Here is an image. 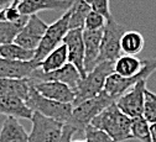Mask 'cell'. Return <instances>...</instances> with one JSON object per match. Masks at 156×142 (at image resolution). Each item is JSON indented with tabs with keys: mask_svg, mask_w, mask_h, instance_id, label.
Returning a JSON list of instances; mask_svg holds the SVG:
<instances>
[{
	"mask_svg": "<svg viewBox=\"0 0 156 142\" xmlns=\"http://www.w3.org/2000/svg\"><path fill=\"white\" fill-rule=\"evenodd\" d=\"M150 135H151V142H156V123L150 124Z\"/></svg>",
	"mask_w": 156,
	"mask_h": 142,
	"instance_id": "1f68e13d",
	"label": "cell"
},
{
	"mask_svg": "<svg viewBox=\"0 0 156 142\" xmlns=\"http://www.w3.org/2000/svg\"><path fill=\"white\" fill-rule=\"evenodd\" d=\"M90 125L105 131L114 142H124L131 140V117L123 114L116 104L105 108L98 116H95Z\"/></svg>",
	"mask_w": 156,
	"mask_h": 142,
	"instance_id": "6da1fadb",
	"label": "cell"
},
{
	"mask_svg": "<svg viewBox=\"0 0 156 142\" xmlns=\"http://www.w3.org/2000/svg\"><path fill=\"white\" fill-rule=\"evenodd\" d=\"M68 20H69V11L67 10L60 19H57L55 23L48 25L40 45L35 51V56H34L35 61L41 62L50 52H52L60 45H62L66 33L69 31Z\"/></svg>",
	"mask_w": 156,
	"mask_h": 142,
	"instance_id": "52a82bcc",
	"label": "cell"
},
{
	"mask_svg": "<svg viewBox=\"0 0 156 142\" xmlns=\"http://www.w3.org/2000/svg\"><path fill=\"white\" fill-rule=\"evenodd\" d=\"M35 51L26 50L17 43H6V45H0V57L12 59V61H31L34 59Z\"/></svg>",
	"mask_w": 156,
	"mask_h": 142,
	"instance_id": "d4e9b609",
	"label": "cell"
},
{
	"mask_svg": "<svg viewBox=\"0 0 156 142\" xmlns=\"http://www.w3.org/2000/svg\"><path fill=\"white\" fill-rule=\"evenodd\" d=\"M40 67V62L31 61H12L0 57V78L26 79Z\"/></svg>",
	"mask_w": 156,
	"mask_h": 142,
	"instance_id": "4fadbf2b",
	"label": "cell"
},
{
	"mask_svg": "<svg viewBox=\"0 0 156 142\" xmlns=\"http://www.w3.org/2000/svg\"><path fill=\"white\" fill-rule=\"evenodd\" d=\"M29 16H23L17 21H0V45H6L15 42L16 36L20 33L25 24L27 23Z\"/></svg>",
	"mask_w": 156,
	"mask_h": 142,
	"instance_id": "cb8c5ba5",
	"label": "cell"
},
{
	"mask_svg": "<svg viewBox=\"0 0 156 142\" xmlns=\"http://www.w3.org/2000/svg\"><path fill=\"white\" fill-rule=\"evenodd\" d=\"M114 103L115 100L104 90H102L97 96L84 100L81 104L73 106L72 115L67 124L73 126L77 131H84V129L90 125L95 116H98L105 108Z\"/></svg>",
	"mask_w": 156,
	"mask_h": 142,
	"instance_id": "7a4b0ae2",
	"label": "cell"
},
{
	"mask_svg": "<svg viewBox=\"0 0 156 142\" xmlns=\"http://www.w3.org/2000/svg\"><path fill=\"white\" fill-rule=\"evenodd\" d=\"M112 73H114V62H102L89 73H87V75L81 79L74 90L76 98L73 106L98 95L104 89L105 80Z\"/></svg>",
	"mask_w": 156,
	"mask_h": 142,
	"instance_id": "3957f363",
	"label": "cell"
},
{
	"mask_svg": "<svg viewBox=\"0 0 156 142\" xmlns=\"http://www.w3.org/2000/svg\"><path fill=\"white\" fill-rule=\"evenodd\" d=\"M147 80H140L131 89L126 90L115 101L118 109L129 117L140 116L144 113V100Z\"/></svg>",
	"mask_w": 156,
	"mask_h": 142,
	"instance_id": "9c48e42d",
	"label": "cell"
},
{
	"mask_svg": "<svg viewBox=\"0 0 156 142\" xmlns=\"http://www.w3.org/2000/svg\"><path fill=\"white\" fill-rule=\"evenodd\" d=\"M26 105L29 106V109H31L32 113H40L44 116L56 120L62 124L68 123L73 110V104L60 103V101L47 99L42 96L34 87L30 90L29 98L26 100Z\"/></svg>",
	"mask_w": 156,
	"mask_h": 142,
	"instance_id": "277c9868",
	"label": "cell"
},
{
	"mask_svg": "<svg viewBox=\"0 0 156 142\" xmlns=\"http://www.w3.org/2000/svg\"><path fill=\"white\" fill-rule=\"evenodd\" d=\"M143 116L147 120L149 124L156 123V94L146 88L145 100H144V113Z\"/></svg>",
	"mask_w": 156,
	"mask_h": 142,
	"instance_id": "4316f807",
	"label": "cell"
},
{
	"mask_svg": "<svg viewBox=\"0 0 156 142\" xmlns=\"http://www.w3.org/2000/svg\"><path fill=\"white\" fill-rule=\"evenodd\" d=\"M10 4H11V0H0V11L8 8Z\"/></svg>",
	"mask_w": 156,
	"mask_h": 142,
	"instance_id": "d6a6232c",
	"label": "cell"
},
{
	"mask_svg": "<svg viewBox=\"0 0 156 142\" xmlns=\"http://www.w3.org/2000/svg\"><path fill=\"white\" fill-rule=\"evenodd\" d=\"M92 10L90 5L84 0H73L72 6L68 9L69 11V20L68 27L69 30L82 29L84 30V21L88 12Z\"/></svg>",
	"mask_w": 156,
	"mask_h": 142,
	"instance_id": "603a6c76",
	"label": "cell"
},
{
	"mask_svg": "<svg viewBox=\"0 0 156 142\" xmlns=\"http://www.w3.org/2000/svg\"><path fill=\"white\" fill-rule=\"evenodd\" d=\"M12 2H19V0H11V3H12Z\"/></svg>",
	"mask_w": 156,
	"mask_h": 142,
	"instance_id": "d590c367",
	"label": "cell"
},
{
	"mask_svg": "<svg viewBox=\"0 0 156 142\" xmlns=\"http://www.w3.org/2000/svg\"><path fill=\"white\" fill-rule=\"evenodd\" d=\"M31 88L32 84L29 78L26 79L0 78V95L16 96L26 103Z\"/></svg>",
	"mask_w": 156,
	"mask_h": 142,
	"instance_id": "ac0fdd59",
	"label": "cell"
},
{
	"mask_svg": "<svg viewBox=\"0 0 156 142\" xmlns=\"http://www.w3.org/2000/svg\"><path fill=\"white\" fill-rule=\"evenodd\" d=\"M48 25L38 17L37 15H31L27 19V23L23 27L15 38V43L30 51H36L41 40L47 30Z\"/></svg>",
	"mask_w": 156,
	"mask_h": 142,
	"instance_id": "8fae6325",
	"label": "cell"
},
{
	"mask_svg": "<svg viewBox=\"0 0 156 142\" xmlns=\"http://www.w3.org/2000/svg\"><path fill=\"white\" fill-rule=\"evenodd\" d=\"M0 142H29V133L14 116H8L0 129Z\"/></svg>",
	"mask_w": 156,
	"mask_h": 142,
	"instance_id": "d6986e66",
	"label": "cell"
},
{
	"mask_svg": "<svg viewBox=\"0 0 156 142\" xmlns=\"http://www.w3.org/2000/svg\"><path fill=\"white\" fill-rule=\"evenodd\" d=\"M155 71H156V58L144 59L141 71L138 74H135L134 77L125 78V77L118 75L116 73H112L105 80L103 90L116 101L126 90L131 89L138 82H140V80H147L149 77Z\"/></svg>",
	"mask_w": 156,
	"mask_h": 142,
	"instance_id": "5b68a950",
	"label": "cell"
},
{
	"mask_svg": "<svg viewBox=\"0 0 156 142\" xmlns=\"http://www.w3.org/2000/svg\"><path fill=\"white\" fill-rule=\"evenodd\" d=\"M126 31V27L119 25L115 21V19L112 16L107 20V25L103 29V38L98 63L102 62H115L123 52H122V36Z\"/></svg>",
	"mask_w": 156,
	"mask_h": 142,
	"instance_id": "8992f818",
	"label": "cell"
},
{
	"mask_svg": "<svg viewBox=\"0 0 156 142\" xmlns=\"http://www.w3.org/2000/svg\"><path fill=\"white\" fill-rule=\"evenodd\" d=\"M105 25H107V17L99 12H95V11L90 10L86 17L84 30H89V31L103 30L105 27Z\"/></svg>",
	"mask_w": 156,
	"mask_h": 142,
	"instance_id": "83f0119b",
	"label": "cell"
},
{
	"mask_svg": "<svg viewBox=\"0 0 156 142\" xmlns=\"http://www.w3.org/2000/svg\"><path fill=\"white\" fill-rule=\"evenodd\" d=\"M73 4V0H19L16 6L24 16L36 15L38 11L55 10L67 11Z\"/></svg>",
	"mask_w": 156,
	"mask_h": 142,
	"instance_id": "5bb4252c",
	"label": "cell"
},
{
	"mask_svg": "<svg viewBox=\"0 0 156 142\" xmlns=\"http://www.w3.org/2000/svg\"><path fill=\"white\" fill-rule=\"evenodd\" d=\"M131 136L140 142H151L150 124L143 115L131 117Z\"/></svg>",
	"mask_w": 156,
	"mask_h": 142,
	"instance_id": "484cf974",
	"label": "cell"
},
{
	"mask_svg": "<svg viewBox=\"0 0 156 142\" xmlns=\"http://www.w3.org/2000/svg\"><path fill=\"white\" fill-rule=\"evenodd\" d=\"M84 2H87V3H88V4H89V5H90V3H92V2H93V0H84Z\"/></svg>",
	"mask_w": 156,
	"mask_h": 142,
	"instance_id": "836d02e7",
	"label": "cell"
},
{
	"mask_svg": "<svg viewBox=\"0 0 156 142\" xmlns=\"http://www.w3.org/2000/svg\"><path fill=\"white\" fill-rule=\"evenodd\" d=\"M66 63H68V54H67V47L66 45H60L56 47L52 52H50L41 62L40 68L45 73H50L53 71H57L62 68Z\"/></svg>",
	"mask_w": 156,
	"mask_h": 142,
	"instance_id": "ffe728a7",
	"label": "cell"
},
{
	"mask_svg": "<svg viewBox=\"0 0 156 142\" xmlns=\"http://www.w3.org/2000/svg\"><path fill=\"white\" fill-rule=\"evenodd\" d=\"M103 38V30L89 31L83 30V42H84V71L89 73L98 66V59L101 53Z\"/></svg>",
	"mask_w": 156,
	"mask_h": 142,
	"instance_id": "9a60e30c",
	"label": "cell"
},
{
	"mask_svg": "<svg viewBox=\"0 0 156 142\" xmlns=\"http://www.w3.org/2000/svg\"><path fill=\"white\" fill-rule=\"evenodd\" d=\"M90 8L93 11L99 12L103 16H105L107 20L113 16L110 12V8H109V0H93L90 3Z\"/></svg>",
	"mask_w": 156,
	"mask_h": 142,
	"instance_id": "f546056e",
	"label": "cell"
},
{
	"mask_svg": "<svg viewBox=\"0 0 156 142\" xmlns=\"http://www.w3.org/2000/svg\"><path fill=\"white\" fill-rule=\"evenodd\" d=\"M31 80V84L35 83H40V82H60L63 84H67L68 87H71L73 90H76L78 83L81 82V74L77 71V68L72 64V63H66L62 68L50 72V73H45L41 71V68L38 67L29 78Z\"/></svg>",
	"mask_w": 156,
	"mask_h": 142,
	"instance_id": "30bf717a",
	"label": "cell"
},
{
	"mask_svg": "<svg viewBox=\"0 0 156 142\" xmlns=\"http://www.w3.org/2000/svg\"><path fill=\"white\" fill-rule=\"evenodd\" d=\"M72 142H86V141H82V140H77V141H72Z\"/></svg>",
	"mask_w": 156,
	"mask_h": 142,
	"instance_id": "e575fe53",
	"label": "cell"
},
{
	"mask_svg": "<svg viewBox=\"0 0 156 142\" xmlns=\"http://www.w3.org/2000/svg\"><path fill=\"white\" fill-rule=\"evenodd\" d=\"M120 46H122L123 54L136 56L143 51L145 46V38L139 31L126 30L124 35L122 36Z\"/></svg>",
	"mask_w": 156,
	"mask_h": 142,
	"instance_id": "7402d4cb",
	"label": "cell"
},
{
	"mask_svg": "<svg viewBox=\"0 0 156 142\" xmlns=\"http://www.w3.org/2000/svg\"><path fill=\"white\" fill-rule=\"evenodd\" d=\"M76 132H77V130L73 126H71L68 124H65L62 136H61V138H60L58 142H72V137H73V135Z\"/></svg>",
	"mask_w": 156,
	"mask_h": 142,
	"instance_id": "4dcf8cb0",
	"label": "cell"
},
{
	"mask_svg": "<svg viewBox=\"0 0 156 142\" xmlns=\"http://www.w3.org/2000/svg\"><path fill=\"white\" fill-rule=\"evenodd\" d=\"M31 131L29 142H58L62 136L65 124L44 116L40 113H32Z\"/></svg>",
	"mask_w": 156,
	"mask_h": 142,
	"instance_id": "ba28073f",
	"label": "cell"
},
{
	"mask_svg": "<svg viewBox=\"0 0 156 142\" xmlns=\"http://www.w3.org/2000/svg\"><path fill=\"white\" fill-rule=\"evenodd\" d=\"M63 45L67 47V54H68V62L72 63L77 71L80 72L81 77L84 78L87 75L84 71V42H83V30H69L65 38Z\"/></svg>",
	"mask_w": 156,
	"mask_h": 142,
	"instance_id": "7c38bea8",
	"label": "cell"
},
{
	"mask_svg": "<svg viewBox=\"0 0 156 142\" xmlns=\"http://www.w3.org/2000/svg\"><path fill=\"white\" fill-rule=\"evenodd\" d=\"M0 114L6 116H14L16 119L31 120L32 111L29 109L26 103L20 98L0 95Z\"/></svg>",
	"mask_w": 156,
	"mask_h": 142,
	"instance_id": "e0dca14e",
	"label": "cell"
},
{
	"mask_svg": "<svg viewBox=\"0 0 156 142\" xmlns=\"http://www.w3.org/2000/svg\"><path fill=\"white\" fill-rule=\"evenodd\" d=\"M141 68H143V61H140L135 56L122 54L114 62V73L125 78L134 77L141 71Z\"/></svg>",
	"mask_w": 156,
	"mask_h": 142,
	"instance_id": "44dd1931",
	"label": "cell"
},
{
	"mask_svg": "<svg viewBox=\"0 0 156 142\" xmlns=\"http://www.w3.org/2000/svg\"><path fill=\"white\" fill-rule=\"evenodd\" d=\"M84 135H86V142H114V140L105 131L93 125H88L84 129Z\"/></svg>",
	"mask_w": 156,
	"mask_h": 142,
	"instance_id": "f1b7e54d",
	"label": "cell"
},
{
	"mask_svg": "<svg viewBox=\"0 0 156 142\" xmlns=\"http://www.w3.org/2000/svg\"><path fill=\"white\" fill-rule=\"evenodd\" d=\"M32 87L42 96L55 101H60V103L73 104L76 98L74 90L67 84L60 82H40L32 84Z\"/></svg>",
	"mask_w": 156,
	"mask_h": 142,
	"instance_id": "2e32d148",
	"label": "cell"
}]
</instances>
